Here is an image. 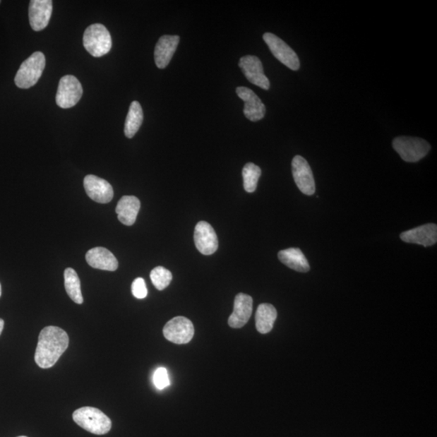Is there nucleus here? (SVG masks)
<instances>
[{"instance_id": "1", "label": "nucleus", "mask_w": 437, "mask_h": 437, "mask_svg": "<svg viewBox=\"0 0 437 437\" xmlns=\"http://www.w3.org/2000/svg\"><path fill=\"white\" fill-rule=\"evenodd\" d=\"M69 337L57 326L49 325L42 330L35 352V362L42 369H49L56 364L68 349Z\"/></svg>"}, {"instance_id": "2", "label": "nucleus", "mask_w": 437, "mask_h": 437, "mask_svg": "<svg viewBox=\"0 0 437 437\" xmlns=\"http://www.w3.org/2000/svg\"><path fill=\"white\" fill-rule=\"evenodd\" d=\"M73 417L80 427L92 434H107L112 427V420L106 414L95 407H81L74 412Z\"/></svg>"}, {"instance_id": "3", "label": "nucleus", "mask_w": 437, "mask_h": 437, "mask_svg": "<svg viewBox=\"0 0 437 437\" xmlns=\"http://www.w3.org/2000/svg\"><path fill=\"white\" fill-rule=\"evenodd\" d=\"M83 44L92 56L99 58L110 52L112 47V38L106 26L94 24L85 30Z\"/></svg>"}, {"instance_id": "4", "label": "nucleus", "mask_w": 437, "mask_h": 437, "mask_svg": "<svg viewBox=\"0 0 437 437\" xmlns=\"http://www.w3.org/2000/svg\"><path fill=\"white\" fill-rule=\"evenodd\" d=\"M46 66V58L42 52L33 53L21 64L15 77V84L20 88H30L40 80Z\"/></svg>"}, {"instance_id": "5", "label": "nucleus", "mask_w": 437, "mask_h": 437, "mask_svg": "<svg viewBox=\"0 0 437 437\" xmlns=\"http://www.w3.org/2000/svg\"><path fill=\"white\" fill-rule=\"evenodd\" d=\"M393 147L406 162H417L427 156L430 151L429 143L420 138L400 136L393 141Z\"/></svg>"}, {"instance_id": "6", "label": "nucleus", "mask_w": 437, "mask_h": 437, "mask_svg": "<svg viewBox=\"0 0 437 437\" xmlns=\"http://www.w3.org/2000/svg\"><path fill=\"white\" fill-rule=\"evenodd\" d=\"M83 95L80 82L74 76H65L61 78L56 94V103L63 109H69L79 102Z\"/></svg>"}, {"instance_id": "7", "label": "nucleus", "mask_w": 437, "mask_h": 437, "mask_svg": "<svg viewBox=\"0 0 437 437\" xmlns=\"http://www.w3.org/2000/svg\"><path fill=\"white\" fill-rule=\"evenodd\" d=\"M263 40L280 62L292 71H297L300 68V59L297 53L279 37L273 33L265 32L263 35Z\"/></svg>"}, {"instance_id": "8", "label": "nucleus", "mask_w": 437, "mask_h": 437, "mask_svg": "<svg viewBox=\"0 0 437 437\" xmlns=\"http://www.w3.org/2000/svg\"><path fill=\"white\" fill-rule=\"evenodd\" d=\"M164 338L176 345H186L195 335L191 321L185 317H176L166 323L163 329Z\"/></svg>"}, {"instance_id": "9", "label": "nucleus", "mask_w": 437, "mask_h": 437, "mask_svg": "<svg viewBox=\"0 0 437 437\" xmlns=\"http://www.w3.org/2000/svg\"><path fill=\"white\" fill-rule=\"evenodd\" d=\"M292 169L299 190L306 196H313L316 187L311 165L307 160L301 156H296L292 160Z\"/></svg>"}, {"instance_id": "10", "label": "nucleus", "mask_w": 437, "mask_h": 437, "mask_svg": "<svg viewBox=\"0 0 437 437\" xmlns=\"http://www.w3.org/2000/svg\"><path fill=\"white\" fill-rule=\"evenodd\" d=\"M239 66L246 79L253 85L265 90H269L270 81L264 74L263 64L258 57L253 55H246L241 58Z\"/></svg>"}, {"instance_id": "11", "label": "nucleus", "mask_w": 437, "mask_h": 437, "mask_svg": "<svg viewBox=\"0 0 437 437\" xmlns=\"http://www.w3.org/2000/svg\"><path fill=\"white\" fill-rule=\"evenodd\" d=\"M197 250L204 256H211L217 251L219 246L218 237L212 226L205 221L198 222L193 234Z\"/></svg>"}, {"instance_id": "12", "label": "nucleus", "mask_w": 437, "mask_h": 437, "mask_svg": "<svg viewBox=\"0 0 437 437\" xmlns=\"http://www.w3.org/2000/svg\"><path fill=\"white\" fill-rule=\"evenodd\" d=\"M84 186L88 197L99 203H108L112 200L114 190L112 185L95 175H88L84 179Z\"/></svg>"}, {"instance_id": "13", "label": "nucleus", "mask_w": 437, "mask_h": 437, "mask_svg": "<svg viewBox=\"0 0 437 437\" xmlns=\"http://www.w3.org/2000/svg\"><path fill=\"white\" fill-rule=\"evenodd\" d=\"M53 11L52 0H31L29 18L32 29L41 31L48 25Z\"/></svg>"}, {"instance_id": "14", "label": "nucleus", "mask_w": 437, "mask_h": 437, "mask_svg": "<svg viewBox=\"0 0 437 437\" xmlns=\"http://www.w3.org/2000/svg\"><path fill=\"white\" fill-rule=\"evenodd\" d=\"M236 92L245 103L244 114L249 120L258 121L265 117V104L256 92L246 87H239Z\"/></svg>"}, {"instance_id": "15", "label": "nucleus", "mask_w": 437, "mask_h": 437, "mask_svg": "<svg viewBox=\"0 0 437 437\" xmlns=\"http://www.w3.org/2000/svg\"><path fill=\"white\" fill-rule=\"evenodd\" d=\"M253 311V299L251 296L239 293L234 301V313L229 318L230 328L239 329L250 320Z\"/></svg>"}, {"instance_id": "16", "label": "nucleus", "mask_w": 437, "mask_h": 437, "mask_svg": "<svg viewBox=\"0 0 437 437\" xmlns=\"http://www.w3.org/2000/svg\"><path fill=\"white\" fill-rule=\"evenodd\" d=\"M400 239L407 243L421 245L424 247L431 246L437 241V226L436 224H427L417 227L400 235Z\"/></svg>"}, {"instance_id": "17", "label": "nucleus", "mask_w": 437, "mask_h": 437, "mask_svg": "<svg viewBox=\"0 0 437 437\" xmlns=\"http://www.w3.org/2000/svg\"><path fill=\"white\" fill-rule=\"evenodd\" d=\"M180 37L176 35H164L160 37L155 47V63L158 68L164 69L167 66L178 48Z\"/></svg>"}, {"instance_id": "18", "label": "nucleus", "mask_w": 437, "mask_h": 437, "mask_svg": "<svg viewBox=\"0 0 437 437\" xmlns=\"http://www.w3.org/2000/svg\"><path fill=\"white\" fill-rule=\"evenodd\" d=\"M85 258L88 264L95 269L114 272L119 268L117 258L104 247L91 249L87 252Z\"/></svg>"}, {"instance_id": "19", "label": "nucleus", "mask_w": 437, "mask_h": 437, "mask_svg": "<svg viewBox=\"0 0 437 437\" xmlns=\"http://www.w3.org/2000/svg\"><path fill=\"white\" fill-rule=\"evenodd\" d=\"M140 209V199L135 196L121 197L116 207V213L121 224L131 226L136 223Z\"/></svg>"}, {"instance_id": "20", "label": "nucleus", "mask_w": 437, "mask_h": 437, "mask_svg": "<svg viewBox=\"0 0 437 437\" xmlns=\"http://www.w3.org/2000/svg\"><path fill=\"white\" fill-rule=\"evenodd\" d=\"M278 258L282 263L298 273H306L311 270L307 258L298 248H289L281 251Z\"/></svg>"}, {"instance_id": "21", "label": "nucleus", "mask_w": 437, "mask_h": 437, "mask_svg": "<svg viewBox=\"0 0 437 437\" xmlns=\"http://www.w3.org/2000/svg\"><path fill=\"white\" fill-rule=\"evenodd\" d=\"M277 318V311L270 304H261L258 307L256 321V328L259 333L268 334L273 329L274 323Z\"/></svg>"}, {"instance_id": "22", "label": "nucleus", "mask_w": 437, "mask_h": 437, "mask_svg": "<svg viewBox=\"0 0 437 437\" xmlns=\"http://www.w3.org/2000/svg\"><path fill=\"white\" fill-rule=\"evenodd\" d=\"M143 120V112L140 102L136 101L131 102L128 114H127L124 133L129 139L134 137L140 128Z\"/></svg>"}, {"instance_id": "23", "label": "nucleus", "mask_w": 437, "mask_h": 437, "mask_svg": "<svg viewBox=\"0 0 437 437\" xmlns=\"http://www.w3.org/2000/svg\"><path fill=\"white\" fill-rule=\"evenodd\" d=\"M64 285L66 293L75 303L81 305L83 299L80 280L78 275L73 268H66L64 272Z\"/></svg>"}, {"instance_id": "24", "label": "nucleus", "mask_w": 437, "mask_h": 437, "mask_svg": "<svg viewBox=\"0 0 437 437\" xmlns=\"http://www.w3.org/2000/svg\"><path fill=\"white\" fill-rule=\"evenodd\" d=\"M262 174V170L258 165L253 163H248L242 169L243 181L244 189L248 193L256 191L258 179Z\"/></svg>"}, {"instance_id": "25", "label": "nucleus", "mask_w": 437, "mask_h": 437, "mask_svg": "<svg viewBox=\"0 0 437 437\" xmlns=\"http://www.w3.org/2000/svg\"><path fill=\"white\" fill-rule=\"evenodd\" d=\"M150 278L155 287L159 291H162L170 285L173 275L169 270L157 267L152 270Z\"/></svg>"}, {"instance_id": "26", "label": "nucleus", "mask_w": 437, "mask_h": 437, "mask_svg": "<svg viewBox=\"0 0 437 437\" xmlns=\"http://www.w3.org/2000/svg\"><path fill=\"white\" fill-rule=\"evenodd\" d=\"M153 383L158 390H164L170 385L167 369L158 368L153 375Z\"/></svg>"}, {"instance_id": "27", "label": "nucleus", "mask_w": 437, "mask_h": 437, "mask_svg": "<svg viewBox=\"0 0 437 437\" xmlns=\"http://www.w3.org/2000/svg\"><path fill=\"white\" fill-rule=\"evenodd\" d=\"M132 294L137 299H145L148 296V289L145 280L137 278L131 285Z\"/></svg>"}, {"instance_id": "28", "label": "nucleus", "mask_w": 437, "mask_h": 437, "mask_svg": "<svg viewBox=\"0 0 437 437\" xmlns=\"http://www.w3.org/2000/svg\"><path fill=\"white\" fill-rule=\"evenodd\" d=\"M4 326V320L0 318V335H1Z\"/></svg>"}, {"instance_id": "29", "label": "nucleus", "mask_w": 437, "mask_h": 437, "mask_svg": "<svg viewBox=\"0 0 437 437\" xmlns=\"http://www.w3.org/2000/svg\"><path fill=\"white\" fill-rule=\"evenodd\" d=\"M2 294V289H1V285H0V297H1Z\"/></svg>"}, {"instance_id": "30", "label": "nucleus", "mask_w": 437, "mask_h": 437, "mask_svg": "<svg viewBox=\"0 0 437 437\" xmlns=\"http://www.w3.org/2000/svg\"><path fill=\"white\" fill-rule=\"evenodd\" d=\"M18 437H27V436H18Z\"/></svg>"}, {"instance_id": "31", "label": "nucleus", "mask_w": 437, "mask_h": 437, "mask_svg": "<svg viewBox=\"0 0 437 437\" xmlns=\"http://www.w3.org/2000/svg\"><path fill=\"white\" fill-rule=\"evenodd\" d=\"M0 4H1V1H0Z\"/></svg>"}]
</instances>
